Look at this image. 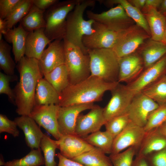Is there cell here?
I'll list each match as a JSON object with an SVG mask.
<instances>
[{
  "instance_id": "obj_50",
  "label": "cell",
  "mask_w": 166,
  "mask_h": 166,
  "mask_svg": "<svg viewBox=\"0 0 166 166\" xmlns=\"http://www.w3.org/2000/svg\"><path fill=\"white\" fill-rule=\"evenodd\" d=\"M157 128L159 132L166 137V121Z\"/></svg>"
},
{
  "instance_id": "obj_46",
  "label": "cell",
  "mask_w": 166,
  "mask_h": 166,
  "mask_svg": "<svg viewBox=\"0 0 166 166\" xmlns=\"http://www.w3.org/2000/svg\"><path fill=\"white\" fill-rule=\"evenodd\" d=\"M132 166H149L145 157L136 156Z\"/></svg>"
},
{
  "instance_id": "obj_6",
  "label": "cell",
  "mask_w": 166,
  "mask_h": 166,
  "mask_svg": "<svg viewBox=\"0 0 166 166\" xmlns=\"http://www.w3.org/2000/svg\"><path fill=\"white\" fill-rule=\"evenodd\" d=\"M65 47V65L67 68L70 85L84 80L91 75L90 59L88 53L79 47L63 39Z\"/></svg>"
},
{
  "instance_id": "obj_3",
  "label": "cell",
  "mask_w": 166,
  "mask_h": 166,
  "mask_svg": "<svg viewBox=\"0 0 166 166\" xmlns=\"http://www.w3.org/2000/svg\"><path fill=\"white\" fill-rule=\"evenodd\" d=\"M96 1L80 0L66 18V33L64 39L80 47L85 53H88L87 49L83 44L82 38L84 36L90 35L94 32L93 26L94 21L85 20L83 14L87 8L94 7Z\"/></svg>"
},
{
  "instance_id": "obj_13",
  "label": "cell",
  "mask_w": 166,
  "mask_h": 166,
  "mask_svg": "<svg viewBox=\"0 0 166 166\" xmlns=\"http://www.w3.org/2000/svg\"><path fill=\"white\" fill-rule=\"evenodd\" d=\"M95 105L93 103H91L59 106L57 121L59 130L61 135L75 134L77 121L80 113L90 109Z\"/></svg>"
},
{
  "instance_id": "obj_19",
  "label": "cell",
  "mask_w": 166,
  "mask_h": 166,
  "mask_svg": "<svg viewBox=\"0 0 166 166\" xmlns=\"http://www.w3.org/2000/svg\"><path fill=\"white\" fill-rule=\"evenodd\" d=\"M119 83L128 84L132 82L140 75L144 68L141 56L136 52L119 58Z\"/></svg>"
},
{
  "instance_id": "obj_15",
  "label": "cell",
  "mask_w": 166,
  "mask_h": 166,
  "mask_svg": "<svg viewBox=\"0 0 166 166\" xmlns=\"http://www.w3.org/2000/svg\"><path fill=\"white\" fill-rule=\"evenodd\" d=\"M86 114L78 116L75 128V135L84 138L100 130L106 122L103 108L95 105Z\"/></svg>"
},
{
  "instance_id": "obj_9",
  "label": "cell",
  "mask_w": 166,
  "mask_h": 166,
  "mask_svg": "<svg viewBox=\"0 0 166 166\" xmlns=\"http://www.w3.org/2000/svg\"><path fill=\"white\" fill-rule=\"evenodd\" d=\"M86 14L89 19L117 30H124L133 25V20L127 15L123 7L120 4L100 13L88 10Z\"/></svg>"
},
{
  "instance_id": "obj_32",
  "label": "cell",
  "mask_w": 166,
  "mask_h": 166,
  "mask_svg": "<svg viewBox=\"0 0 166 166\" xmlns=\"http://www.w3.org/2000/svg\"><path fill=\"white\" fill-rule=\"evenodd\" d=\"M40 148L31 149L26 156L19 159L6 162L0 159V165L4 166H40L45 165V160Z\"/></svg>"
},
{
  "instance_id": "obj_14",
  "label": "cell",
  "mask_w": 166,
  "mask_h": 166,
  "mask_svg": "<svg viewBox=\"0 0 166 166\" xmlns=\"http://www.w3.org/2000/svg\"><path fill=\"white\" fill-rule=\"evenodd\" d=\"M146 133L144 127L130 122L114 138L110 154L118 153L131 147L138 149Z\"/></svg>"
},
{
  "instance_id": "obj_26",
  "label": "cell",
  "mask_w": 166,
  "mask_h": 166,
  "mask_svg": "<svg viewBox=\"0 0 166 166\" xmlns=\"http://www.w3.org/2000/svg\"><path fill=\"white\" fill-rule=\"evenodd\" d=\"M140 55L146 69L153 65L166 54V45L164 43L150 40L141 50Z\"/></svg>"
},
{
  "instance_id": "obj_33",
  "label": "cell",
  "mask_w": 166,
  "mask_h": 166,
  "mask_svg": "<svg viewBox=\"0 0 166 166\" xmlns=\"http://www.w3.org/2000/svg\"><path fill=\"white\" fill-rule=\"evenodd\" d=\"M159 105L166 104V77L162 76L141 92Z\"/></svg>"
},
{
  "instance_id": "obj_45",
  "label": "cell",
  "mask_w": 166,
  "mask_h": 166,
  "mask_svg": "<svg viewBox=\"0 0 166 166\" xmlns=\"http://www.w3.org/2000/svg\"><path fill=\"white\" fill-rule=\"evenodd\" d=\"M57 155L59 160L57 166H85L78 162L65 157L59 152Z\"/></svg>"
},
{
  "instance_id": "obj_35",
  "label": "cell",
  "mask_w": 166,
  "mask_h": 166,
  "mask_svg": "<svg viewBox=\"0 0 166 166\" xmlns=\"http://www.w3.org/2000/svg\"><path fill=\"white\" fill-rule=\"evenodd\" d=\"M33 5L32 0H22L18 5L10 14L5 19L7 30L14 26L26 16Z\"/></svg>"
},
{
  "instance_id": "obj_54",
  "label": "cell",
  "mask_w": 166,
  "mask_h": 166,
  "mask_svg": "<svg viewBox=\"0 0 166 166\" xmlns=\"http://www.w3.org/2000/svg\"><path fill=\"white\" fill-rule=\"evenodd\" d=\"M165 76H166V75H165Z\"/></svg>"
},
{
  "instance_id": "obj_20",
  "label": "cell",
  "mask_w": 166,
  "mask_h": 166,
  "mask_svg": "<svg viewBox=\"0 0 166 166\" xmlns=\"http://www.w3.org/2000/svg\"><path fill=\"white\" fill-rule=\"evenodd\" d=\"M14 121L23 132L27 145L31 149L40 148V144L44 134L40 126L29 116H21Z\"/></svg>"
},
{
  "instance_id": "obj_5",
  "label": "cell",
  "mask_w": 166,
  "mask_h": 166,
  "mask_svg": "<svg viewBox=\"0 0 166 166\" xmlns=\"http://www.w3.org/2000/svg\"><path fill=\"white\" fill-rule=\"evenodd\" d=\"M80 0L59 1L48 9L45 17L46 26L44 33L49 39L52 41L64 39L67 16Z\"/></svg>"
},
{
  "instance_id": "obj_27",
  "label": "cell",
  "mask_w": 166,
  "mask_h": 166,
  "mask_svg": "<svg viewBox=\"0 0 166 166\" xmlns=\"http://www.w3.org/2000/svg\"><path fill=\"white\" fill-rule=\"evenodd\" d=\"M97 1L107 6H112L114 4L121 5L127 15L135 22L136 24L151 36L149 28L144 14L139 9L132 6L128 1L126 0H99Z\"/></svg>"
},
{
  "instance_id": "obj_2",
  "label": "cell",
  "mask_w": 166,
  "mask_h": 166,
  "mask_svg": "<svg viewBox=\"0 0 166 166\" xmlns=\"http://www.w3.org/2000/svg\"><path fill=\"white\" fill-rule=\"evenodd\" d=\"M119 83L109 82L90 75L74 85H69L60 94V107L93 103L100 101L105 92L111 91Z\"/></svg>"
},
{
  "instance_id": "obj_43",
  "label": "cell",
  "mask_w": 166,
  "mask_h": 166,
  "mask_svg": "<svg viewBox=\"0 0 166 166\" xmlns=\"http://www.w3.org/2000/svg\"><path fill=\"white\" fill-rule=\"evenodd\" d=\"M145 157L149 166H166V147Z\"/></svg>"
},
{
  "instance_id": "obj_24",
  "label": "cell",
  "mask_w": 166,
  "mask_h": 166,
  "mask_svg": "<svg viewBox=\"0 0 166 166\" xmlns=\"http://www.w3.org/2000/svg\"><path fill=\"white\" fill-rule=\"evenodd\" d=\"M29 33L19 24L17 27L14 26L8 30L3 35L6 41L12 45L13 52L16 63L25 55L26 40Z\"/></svg>"
},
{
  "instance_id": "obj_23",
  "label": "cell",
  "mask_w": 166,
  "mask_h": 166,
  "mask_svg": "<svg viewBox=\"0 0 166 166\" xmlns=\"http://www.w3.org/2000/svg\"><path fill=\"white\" fill-rule=\"evenodd\" d=\"M166 147V137L161 134L157 128H156L146 132L137 149L138 150L137 151L136 156L146 157Z\"/></svg>"
},
{
  "instance_id": "obj_29",
  "label": "cell",
  "mask_w": 166,
  "mask_h": 166,
  "mask_svg": "<svg viewBox=\"0 0 166 166\" xmlns=\"http://www.w3.org/2000/svg\"><path fill=\"white\" fill-rule=\"evenodd\" d=\"M43 76L59 94L70 85L69 73L65 64L57 67Z\"/></svg>"
},
{
  "instance_id": "obj_21",
  "label": "cell",
  "mask_w": 166,
  "mask_h": 166,
  "mask_svg": "<svg viewBox=\"0 0 166 166\" xmlns=\"http://www.w3.org/2000/svg\"><path fill=\"white\" fill-rule=\"evenodd\" d=\"M52 42L45 35L44 28L29 32L26 40L25 56L39 60L46 46Z\"/></svg>"
},
{
  "instance_id": "obj_25",
  "label": "cell",
  "mask_w": 166,
  "mask_h": 166,
  "mask_svg": "<svg viewBox=\"0 0 166 166\" xmlns=\"http://www.w3.org/2000/svg\"><path fill=\"white\" fill-rule=\"evenodd\" d=\"M59 100L60 94L52 85L44 78L40 79L36 88L35 106L58 105Z\"/></svg>"
},
{
  "instance_id": "obj_1",
  "label": "cell",
  "mask_w": 166,
  "mask_h": 166,
  "mask_svg": "<svg viewBox=\"0 0 166 166\" xmlns=\"http://www.w3.org/2000/svg\"><path fill=\"white\" fill-rule=\"evenodd\" d=\"M18 63L19 80L13 90L16 112L20 116H29L35 106L37 85L43 76L38 60L24 56Z\"/></svg>"
},
{
  "instance_id": "obj_22",
  "label": "cell",
  "mask_w": 166,
  "mask_h": 166,
  "mask_svg": "<svg viewBox=\"0 0 166 166\" xmlns=\"http://www.w3.org/2000/svg\"><path fill=\"white\" fill-rule=\"evenodd\" d=\"M144 14L149 28L151 39L164 43L166 18L157 9L143 8Z\"/></svg>"
},
{
  "instance_id": "obj_8",
  "label": "cell",
  "mask_w": 166,
  "mask_h": 166,
  "mask_svg": "<svg viewBox=\"0 0 166 166\" xmlns=\"http://www.w3.org/2000/svg\"><path fill=\"white\" fill-rule=\"evenodd\" d=\"M150 36L140 27L133 24L123 31L112 49L119 58L124 57L135 52Z\"/></svg>"
},
{
  "instance_id": "obj_44",
  "label": "cell",
  "mask_w": 166,
  "mask_h": 166,
  "mask_svg": "<svg viewBox=\"0 0 166 166\" xmlns=\"http://www.w3.org/2000/svg\"><path fill=\"white\" fill-rule=\"evenodd\" d=\"M33 5L39 9L45 11L59 1L57 0H32Z\"/></svg>"
},
{
  "instance_id": "obj_41",
  "label": "cell",
  "mask_w": 166,
  "mask_h": 166,
  "mask_svg": "<svg viewBox=\"0 0 166 166\" xmlns=\"http://www.w3.org/2000/svg\"><path fill=\"white\" fill-rule=\"evenodd\" d=\"M15 122L8 118L2 114H0V133L6 132L11 135L14 137L18 136L19 131L17 128Z\"/></svg>"
},
{
  "instance_id": "obj_52",
  "label": "cell",
  "mask_w": 166,
  "mask_h": 166,
  "mask_svg": "<svg viewBox=\"0 0 166 166\" xmlns=\"http://www.w3.org/2000/svg\"><path fill=\"white\" fill-rule=\"evenodd\" d=\"M164 43L166 45V27L164 36Z\"/></svg>"
},
{
  "instance_id": "obj_39",
  "label": "cell",
  "mask_w": 166,
  "mask_h": 166,
  "mask_svg": "<svg viewBox=\"0 0 166 166\" xmlns=\"http://www.w3.org/2000/svg\"><path fill=\"white\" fill-rule=\"evenodd\" d=\"M137 150V148L131 147L118 153L110 154L113 166H132Z\"/></svg>"
},
{
  "instance_id": "obj_30",
  "label": "cell",
  "mask_w": 166,
  "mask_h": 166,
  "mask_svg": "<svg viewBox=\"0 0 166 166\" xmlns=\"http://www.w3.org/2000/svg\"><path fill=\"white\" fill-rule=\"evenodd\" d=\"M83 138L88 143L105 154L111 153L114 138L106 131L100 130Z\"/></svg>"
},
{
  "instance_id": "obj_42",
  "label": "cell",
  "mask_w": 166,
  "mask_h": 166,
  "mask_svg": "<svg viewBox=\"0 0 166 166\" xmlns=\"http://www.w3.org/2000/svg\"><path fill=\"white\" fill-rule=\"evenodd\" d=\"M22 0H0V18L5 19L18 5Z\"/></svg>"
},
{
  "instance_id": "obj_38",
  "label": "cell",
  "mask_w": 166,
  "mask_h": 166,
  "mask_svg": "<svg viewBox=\"0 0 166 166\" xmlns=\"http://www.w3.org/2000/svg\"><path fill=\"white\" fill-rule=\"evenodd\" d=\"M131 122L127 113L114 117L105 123L106 131L115 138Z\"/></svg>"
},
{
  "instance_id": "obj_53",
  "label": "cell",
  "mask_w": 166,
  "mask_h": 166,
  "mask_svg": "<svg viewBox=\"0 0 166 166\" xmlns=\"http://www.w3.org/2000/svg\"><path fill=\"white\" fill-rule=\"evenodd\" d=\"M166 18V13L163 14Z\"/></svg>"
},
{
  "instance_id": "obj_4",
  "label": "cell",
  "mask_w": 166,
  "mask_h": 166,
  "mask_svg": "<svg viewBox=\"0 0 166 166\" xmlns=\"http://www.w3.org/2000/svg\"><path fill=\"white\" fill-rule=\"evenodd\" d=\"M87 53L90 59V75L107 82L118 81L119 58L112 49H88Z\"/></svg>"
},
{
  "instance_id": "obj_51",
  "label": "cell",
  "mask_w": 166,
  "mask_h": 166,
  "mask_svg": "<svg viewBox=\"0 0 166 166\" xmlns=\"http://www.w3.org/2000/svg\"><path fill=\"white\" fill-rule=\"evenodd\" d=\"M160 7L159 11L163 14L166 13V0H163L159 6Z\"/></svg>"
},
{
  "instance_id": "obj_16",
  "label": "cell",
  "mask_w": 166,
  "mask_h": 166,
  "mask_svg": "<svg viewBox=\"0 0 166 166\" xmlns=\"http://www.w3.org/2000/svg\"><path fill=\"white\" fill-rule=\"evenodd\" d=\"M166 69V55L144 71L135 80L128 84V89L135 95L161 77Z\"/></svg>"
},
{
  "instance_id": "obj_18",
  "label": "cell",
  "mask_w": 166,
  "mask_h": 166,
  "mask_svg": "<svg viewBox=\"0 0 166 166\" xmlns=\"http://www.w3.org/2000/svg\"><path fill=\"white\" fill-rule=\"evenodd\" d=\"M57 148L63 156L72 160L74 158L94 148L83 138L75 134L62 136L56 140Z\"/></svg>"
},
{
  "instance_id": "obj_36",
  "label": "cell",
  "mask_w": 166,
  "mask_h": 166,
  "mask_svg": "<svg viewBox=\"0 0 166 166\" xmlns=\"http://www.w3.org/2000/svg\"><path fill=\"white\" fill-rule=\"evenodd\" d=\"M40 147L43 153L45 166H56L54 159L56 150L57 148L56 140L44 134Z\"/></svg>"
},
{
  "instance_id": "obj_31",
  "label": "cell",
  "mask_w": 166,
  "mask_h": 166,
  "mask_svg": "<svg viewBox=\"0 0 166 166\" xmlns=\"http://www.w3.org/2000/svg\"><path fill=\"white\" fill-rule=\"evenodd\" d=\"M45 11L33 5L28 14L20 21L19 24L28 32L40 28H45L46 26L44 15Z\"/></svg>"
},
{
  "instance_id": "obj_10",
  "label": "cell",
  "mask_w": 166,
  "mask_h": 166,
  "mask_svg": "<svg viewBox=\"0 0 166 166\" xmlns=\"http://www.w3.org/2000/svg\"><path fill=\"white\" fill-rule=\"evenodd\" d=\"M111 97L103 108V113L106 122L110 119L127 113L128 108L135 95L126 85L120 83L112 90Z\"/></svg>"
},
{
  "instance_id": "obj_34",
  "label": "cell",
  "mask_w": 166,
  "mask_h": 166,
  "mask_svg": "<svg viewBox=\"0 0 166 166\" xmlns=\"http://www.w3.org/2000/svg\"><path fill=\"white\" fill-rule=\"evenodd\" d=\"M11 46L2 39L0 41V67L5 73L14 75L15 63L11 55Z\"/></svg>"
},
{
  "instance_id": "obj_28",
  "label": "cell",
  "mask_w": 166,
  "mask_h": 166,
  "mask_svg": "<svg viewBox=\"0 0 166 166\" xmlns=\"http://www.w3.org/2000/svg\"><path fill=\"white\" fill-rule=\"evenodd\" d=\"M72 160L85 166H113L109 157L95 147Z\"/></svg>"
},
{
  "instance_id": "obj_40",
  "label": "cell",
  "mask_w": 166,
  "mask_h": 166,
  "mask_svg": "<svg viewBox=\"0 0 166 166\" xmlns=\"http://www.w3.org/2000/svg\"><path fill=\"white\" fill-rule=\"evenodd\" d=\"M18 77L16 75H8L0 72V94L7 95L10 101L15 105V96L13 90L10 87V82L17 81Z\"/></svg>"
},
{
  "instance_id": "obj_11",
  "label": "cell",
  "mask_w": 166,
  "mask_h": 166,
  "mask_svg": "<svg viewBox=\"0 0 166 166\" xmlns=\"http://www.w3.org/2000/svg\"><path fill=\"white\" fill-rule=\"evenodd\" d=\"M59 107V105L54 104L35 105L29 115L56 140L62 136L59 130L57 121Z\"/></svg>"
},
{
  "instance_id": "obj_7",
  "label": "cell",
  "mask_w": 166,
  "mask_h": 166,
  "mask_svg": "<svg viewBox=\"0 0 166 166\" xmlns=\"http://www.w3.org/2000/svg\"><path fill=\"white\" fill-rule=\"evenodd\" d=\"M94 32L89 35L84 36L82 42L87 49H112L123 31L109 28L94 21ZM127 29V28H126Z\"/></svg>"
},
{
  "instance_id": "obj_37",
  "label": "cell",
  "mask_w": 166,
  "mask_h": 166,
  "mask_svg": "<svg viewBox=\"0 0 166 166\" xmlns=\"http://www.w3.org/2000/svg\"><path fill=\"white\" fill-rule=\"evenodd\" d=\"M166 121V104L159 105L148 115L144 127L146 132L157 128Z\"/></svg>"
},
{
  "instance_id": "obj_12",
  "label": "cell",
  "mask_w": 166,
  "mask_h": 166,
  "mask_svg": "<svg viewBox=\"0 0 166 166\" xmlns=\"http://www.w3.org/2000/svg\"><path fill=\"white\" fill-rule=\"evenodd\" d=\"M159 105L157 103L140 92L133 97L127 113L131 122L144 127L150 113Z\"/></svg>"
},
{
  "instance_id": "obj_49",
  "label": "cell",
  "mask_w": 166,
  "mask_h": 166,
  "mask_svg": "<svg viewBox=\"0 0 166 166\" xmlns=\"http://www.w3.org/2000/svg\"><path fill=\"white\" fill-rule=\"evenodd\" d=\"M7 31L5 20L0 18V34L3 35Z\"/></svg>"
},
{
  "instance_id": "obj_17",
  "label": "cell",
  "mask_w": 166,
  "mask_h": 166,
  "mask_svg": "<svg viewBox=\"0 0 166 166\" xmlns=\"http://www.w3.org/2000/svg\"><path fill=\"white\" fill-rule=\"evenodd\" d=\"M64 41L55 40L49 44L39 60L41 71L43 75L57 67L65 64Z\"/></svg>"
},
{
  "instance_id": "obj_47",
  "label": "cell",
  "mask_w": 166,
  "mask_h": 166,
  "mask_svg": "<svg viewBox=\"0 0 166 166\" xmlns=\"http://www.w3.org/2000/svg\"><path fill=\"white\" fill-rule=\"evenodd\" d=\"M163 0H146L145 6L143 8L152 7L157 8L159 7Z\"/></svg>"
},
{
  "instance_id": "obj_48",
  "label": "cell",
  "mask_w": 166,
  "mask_h": 166,
  "mask_svg": "<svg viewBox=\"0 0 166 166\" xmlns=\"http://www.w3.org/2000/svg\"><path fill=\"white\" fill-rule=\"evenodd\" d=\"M128 1L132 6L140 10L144 7L146 0H130Z\"/></svg>"
}]
</instances>
